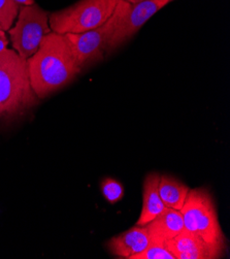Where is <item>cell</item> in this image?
<instances>
[{"mask_svg": "<svg viewBox=\"0 0 230 259\" xmlns=\"http://www.w3.org/2000/svg\"><path fill=\"white\" fill-rule=\"evenodd\" d=\"M149 244L150 238L146 225H135L112 238L108 242V249L114 256L130 259L131 256L145 250Z\"/></svg>", "mask_w": 230, "mask_h": 259, "instance_id": "obj_8", "label": "cell"}, {"mask_svg": "<svg viewBox=\"0 0 230 259\" xmlns=\"http://www.w3.org/2000/svg\"><path fill=\"white\" fill-rule=\"evenodd\" d=\"M51 32L49 14L35 4L20 7L15 27L9 30L14 50L25 60L36 53L42 38Z\"/></svg>", "mask_w": 230, "mask_h": 259, "instance_id": "obj_6", "label": "cell"}, {"mask_svg": "<svg viewBox=\"0 0 230 259\" xmlns=\"http://www.w3.org/2000/svg\"><path fill=\"white\" fill-rule=\"evenodd\" d=\"M119 0H81L67 9L51 14L49 24L58 34L84 33L95 29L113 15Z\"/></svg>", "mask_w": 230, "mask_h": 259, "instance_id": "obj_4", "label": "cell"}, {"mask_svg": "<svg viewBox=\"0 0 230 259\" xmlns=\"http://www.w3.org/2000/svg\"><path fill=\"white\" fill-rule=\"evenodd\" d=\"M14 2H15L16 4H18L20 7L34 5V0H14Z\"/></svg>", "mask_w": 230, "mask_h": 259, "instance_id": "obj_17", "label": "cell"}, {"mask_svg": "<svg viewBox=\"0 0 230 259\" xmlns=\"http://www.w3.org/2000/svg\"><path fill=\"white\" fill-rule=\"evenodd\" d=\"M100 187L106 200L111 204L119 202L124 197V194H125L124 187L119 181L115 179H112V178L104 179L101 181Z\"/></svg>", "mask_w": 230, "mask_h": 259, "instance_id": "obj_14", "label": "cell"}, {"mask_svg": "<svg viewBox=\"0 0 230 259\" xmlns=\"http://www.w3.org/2000/svg\"><path fill=\"white\" fill-rule=\"evenodd\" d=\"M170 2L171 0H145L135 5H130L109 41L107 54L112 53L130 39L147 21Z\"/></svg>", "mask_w": 230, "mask_h": 259, "instance_id": "obj_7", "label": "cell"}, {"mask_svg": "<svg viewBox=\"0 0 230 259\" xmlns=\"http://www.w3.org/2000/svg\"><path fill=\"white\" fill-rule=\"evenodd\" d=\"M160 175L156 172L148 174L143 186V206L140 218L136 222L139 226H145L160 215L165 209L158 192Z\"/></svg>", "mask_w": 230, "mask_h": 259, "instance_id": "obj_11", "label": "cell"}, {"mask_svg": "<svg viewBox=\"0 0 230 259\" xmlns=\"http://www.w3.org/2000/svg\"><path fill=\"white\" fill-rule=\"evenodd\" d=\"M124 2H127L130 5H135V4H139V3H142V2H145V0H124Z\"/></svg>", "mask_w": 230, "mask_h": 259, "instance_id": "obj_18", "label": "cell"}, {"mask_svg": "<svg viewBox=\"0 0 230 259\" xmlns=\"http://www.w3.org/2000/svg\"><path fill=\"white\" fill-rule=\"evenodd\" d=\"M26 61L30 84L38 99L66 86L82 70L66 36L53 31L42 38L36 53Z\"/></svg>", "mask_w": 230, "mask_h": 259, "instance_id": "obj_1", "label": "cell"}, {"mask_svg": "<svg viewBox=\"0 0 230 259\" xmlns=\"http://www.w3.org/2000/svg\"><path fill=\"white\" fill-rule=\"evenodd\" d=\"M129 7L130 4L119 0L113 15L99 27L84 33L64 34L69 42L75 62L81 69L104 59L109 41Z\"/></svg>", "mask_w": 230, "mask_h": 259, "instance_id": "obj_5", "label": "cell"}, {"mask_svg": "<svg viewBox=\"0 0 230 259\" xmlns=\"http://www.w3.org/2000/svg\"><path fill=\"white\" fill-rule=\"evenodd\" d=\"M9 44H10V39H9L6 31L0 29V54L4 53L6 50H8Z\"/></svg>", "mask_w": 230, "mask_h": 259, "instance_id": "obj_16", "label": "cell"}, {"mask_svg": "<svg viewBox=\"0 0 230 259\" xmlns=\"http://www.w3.org/2000/svg\"><path fill=\"white\" fill-rule=\"evenodd\" d=\"M150 243L165 244L184 229L181 211L166 208L160 215L146 225Z\"/></svg>", "mask_w": 230, "mask_h": 259, "instance_id": "obj_9", "label": "cell"}, {"mask_svg": "<svg viewBox=\"0 0 230 259\" xmlns=\"http://www.w3.org/2000/svg\"><path fill=\"white\" fill-rule=\"evenodd\" d=\"M27 61L15 50L0 54V121L18 117L37 105Z\"/></svg>", "mask_w": 230, "mask_h": 259, "instance_id": "obj_2", "label": "cell"}, {"mask_svg": "<svg viewBox=\"0 0 230 259\" xmlns=\"http://www.w3.org/2000/svg\"><path fill=\"white\" fill-rule=\"evenodd\" d=\"M184 228L197 235L210 249L212 259L222 258L226 251V238L220 226L212 194L204 188L189 191L180 210Z\"/></svg>", "mask_w": 230, "mask_h": 259, "instance_id": "obj_3", "label": "cell"}, {"mask_svg": "<svg viewBox=\"0 0 230 259\" xmlns=\"http://www.w3.org/2000/svg\"><path fill=\"white\" fill-rule=\"evenodd\" d=\"M20 6L14 0H0V29L9 31L18 17Z\"/></svg>", "mask_w": 230, "mask_h": 259, "instance_id": "obj_13", "label": "cell"}, {"mask_svg": "<svg viewBox=\"0 0 230 259\" xmlns=\"http://www.w3.org/2000/svg\"><path fill=\"white\" fill-rule=\"evenodd\" d=\"M190 189L187 185L170 176H160L158 192L166 208L180 211L187 199Z\"/></svg>", "mask_w": 230, "mask_h": 259, "instance_id": "obj_12", "label": "cell"}, {"mask_svg": "<svg viewBox=\"0 0 230 259\" xmlns=\"http://www.w3.org/2000/svg\"><path fill=\"white\" fill-rule=\"evenodd\" d=\"M165 246L175 259H212L209 247L197 235L185 228Z\"/></svg>", "mask_w": 230, "mask_h": 259, "instance_id": "obj_10", "label": "cell"}, {"mask_svg": "<svg viewBox=\"0 0 230 259\" xmlns=\"http://www.w3.org/2000/svg\"><path fill=\"white\" fill-rule=\"evenodd\" d=\"M130 259H175L165 244L150 243L142 252L133 255Z\"/></svg>", "mask_w": 230, "mask_h": 259, "instance_id": "obj_15", "label": "cell"}]
</instances>
